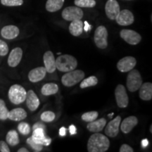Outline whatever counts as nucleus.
Here are the masks:
<instances>
[{"label":"nucleus","instance_id":"393cba45","mask_svg":"<svg viewBox=\"0 0 152 152\" xmlns=\"http://www.w3.org/2000/svg\"><path fill=\"white\" fill-rule=\"evenodd\" d=\"M65 0H47L46 9L49 12H56L60 10L64 5Z\"/></svg>","mask_w":152,"mask_h":152},{"label":"nucleus","instance_id":"a18cd8bd","mask_svg":"<svg viewBox=\"0 0 152 152\" xmlns=\"http://www.w3.org/2000/svg\"><path fill=\"white\" fill-rule=\"evenodd\" d=\"M113 115V113H111V114H109V117H112V115Z\"/></svg>","mask_w":152,"mask_h":152},{"label":"nucleus","instance_id":"37998d69","mask_svg":"<svg viewBox=\"0 0 152 152\" xmlns=\"http://www.w3.org/2000/svg\"><path fill=\"white\" fill-rule=\"evenodd\" d=\"M149 145V141L147 139H144V140H142V147L143 148L147 147V146Z\"/></svg>","mask_w":152,"mask_h":152},{"label":"nucleus","instance_id":"20e7f679","mask_svg":"<svg viewBox=\"0 0 152 152\" xmlns=\"http://www.w3.org/2000/svg\"><path fill=\"white\" fill-rule=\"evenodd\" d=\"M85 77V73L82 70H73L67 72L62 76L61 83L66 87H72L83 80Z\"/></svg>","mask_w":152,"mask_h":152},{"label":"nucleus","instance_id":"473e14b6","mask_svg":"<svg viewBox=\"0 0 152 152\" xmlns=\"http://www.w3.org/2000/svg\"><path fill=\"white\" fill-rule=\"evenodd\" d=\"M1 4L6 7H18L23 4V0H1Z\"/></svg>","mask_w":152,"mask_h":152},{"label":"nucleus","instance_id":"c85d7f7f","mask_svg":"<svg viewBox=\"0 0 152 152\" xmlns=\"http://www.w3.org/2000/svg\"><path fill=\"white\" fill-rule=\"evenodd\" d=\"M74 3L80 8H93L96 5L94 0H75Z\"/></svg>","mask_w":152,"mask_h":152},{"label":"nucleus","instance_id":"412c9836","mask_svg":"<svg viewBox=\"0 0 152 152\" xmlns=\"http://www.w3.org/2000/svg\"><path fill=\"white\" fill-rule=\"evenodd\" d=\"M139 95L141 99L149 101L152 99V84L151 83H142L140 87Z\"/></svg>","mask_w":152,"mask_h":152},{"label":"nucleus","instance_id":"f257e3e1","mask_svg":"<svg viewBox=\"0 0 152 152\" xmlns=\"http://www.w3.org/2000/svg\"><path fill=\"white\" fill-rule=\"evenodd\" d=\"M110 147V141L107 137L95 132L89 138L87 151L89 152H105Z\"/></svg>","mask_w":152,"mask_h":152},{"label":"nucleus","instance_id":"39448f33","mask_svg":"<svg viewBox=\"0 0 152 152\" xmlns=\"http://www.w3.org/2000/svg\"><path fill=\"white\" fill-rule=\"evenodd\" d=\"M142 82L143 81H142V76L137 70L133 68L132 70L129 71L127 77L126 86L130 92H134L137 91L142 85Z\"/></svg>","mask_w":152,"mask_h":152},{"label":"nucleus","instance_id":"bb28decb","mask_svg":"<svg viewBox=\"0 0 152 152\" xmlns=\"http://www.w3.org/2000/svg\"><path fill=\"white\" fill-rule=\"evenodd\" d=\"M6 140L7 143L9 145L14 147V146L18 145L19 144V137L18 132L16 130H11L7 132V136H6Z\"/></svg>","mask_w":152,"mask_h":152},{"label":"nucleus","instance_id":"5701e85b","mask_svg":"<svg viewBox=\"0 0 152 152\" xmlns=\"http://www.w3.org/2000/svg\"><path fill=\"white\" fill-rule=\"evenodd\" d=\"M27 117V112L22 108H16L9 111L8 118L13 121H20Z\"/></svg>","mask_w":152,"mask_h":152},{"label":"nucleus","instance_id":"49530a36","mask_svg":"<svg viewBox=\"0 0 152 152\" xmlns=\"http://www.w3.org/2000/svg\"><path fill=\"white\" fill-rule=\"evenodd\" d=\"M150 131H151V132H152V126L151 125V127H150Z\"/></svg>","mask_w":152,"mask_h":152},{"label":"nucleus","instance_id":"2eb2a0df","mask_svg":"<svg viewBox=\"0 0 152 152\" xmlns=\"http://www.w3.org/2000/svg\"><path fill=\"white\" fill-rule=\"evenodd\" d=\"M43 61L47 72L52 73L56 71V59L54 54L51 51H47L45 53L43 56Z\"/></svg>","mask_w":152,"mask_h":152},{"label":"nucleus","instance_id":"79ce46f5","mask_svg":"<svg viewBox=\"0 0 152 152\" xmlns=\"http://www.w3.org/2000/svg\"><path fill=\"white\" fill-rule=\"evenodd\" d=\"M66 134V129L65 128V127H61L59 130V134L60 136L61 137H64Z\"/></svg>","mask_w":152,"mask_h":152},{"label":"nucleus","instance_id":"ddd939ff","mask_svg":"<svg viewBox=\"0 0 152 152\" xmlns=\"http://www.w3.org/2000/svg\"><path fill=\"white\" fill-rule=\"evenodd\" d=\"M120 11L119 4L116 0H108L105 5L106 14L110 20H115Z\"/></svg>","mask_w":152,"mask_h":152},{"label":"nucleus","instance_id":"c03bdc74","mask_svg":"<svg viewBox=\"0 0 152 152\" xmlns=\"http://www.w3.org/2000/svg\"><path fill=\"white\" fill-rule=\"evenodd\" d=\"M29 151L26 148H20L18 150V152H28Z\"/></svg>","mask_w":152,"mask_h":152},{"label":"nucleus","instance_id":"dca6fc26","mask_svg":"<svg viewBox=\"0 0 152 152\" xmlns=\"http://www.w3.org/2000/svg\"><path fill=\"white\" fill-rule=\"evenodd\" d=\"M23 57V50L20 47H16L14 49H12L10 54H9L8 58L9 66L10 67H16L17 66L20 64V61Z\"/></svg>","mask_w":152,"mask_h":152},{"label":"nucleus","instance_id":"f03ea898","mask_svg":"<svg viewBox=\"0 0 152 152\" xmlns=\"http://www.w3.org/2000/svg\"><path fill=\"white\" fill-rule=\"evenodd\" d=\"M77 66V61L69 54L61 55L56 59V67L61 72H67L75 70Z\"/></svg>","mask_w":152,"mask_h":152},{"label":"nucleus","instance_id":"6e6552de","mask_svg":"<svg viewBox=\"0 0 152 152\" xmlns=\"http://www.w3.org/2000/svg\"><path fill=\"white\" fill-rule=\"evenodd\" d=\"M115 97L116 104L119 108L124 109L128 106V95L127 94L126 89L123 85H118L115 87Z\"/></svg>","mask_w":152,"mask_h":152},{"label":"nucleus","instance_id":"9b49d317","mask_svg":"<svg viewBox=\"0 0 152 152\" xmlns=\"http://www.w3.org/2000/svg\"><path fill=\"white\" fill-rule=\"evenodd\" d=\"M115 20L120 26H130L134 23V18L130 11L128 9H123L122 11H120L118 15Z\"/></svg>","mask_w":152,"mask_h":152},{"label":"nucleus","instance_id":"b1692460","mask_svg":"<svg viewBox=\"0 0 152 152\" xmlns=\"http://www.w3.org/2000/svg\"><path fill=\"white\" fill-rule=\"evenodd\" d=\"M83 22L81 20H73L69 26L70 33L75 37H78L83 33Z\"/></svg>","mask_w":152,"mask_h":152},{"label":"nucleus","instance_id":"72a5a7b5","mask_svg":"<svg viewBox=\"0 0 152 152\" xmlns=\"http://www.w3.org/2000/svg\"><path fill=\"white\" fill-rule=\"evenodd\" d=\"M18 130L23 135H28L30 132V126L27 123L21 122L18 125Z\"/></svg>","mask_w":152,"mask_h":152},{"label":"nucleus","instance_id":"e433bc0d","mask_svg":"<svg viewBox=\"0 0 152 152\" xmlns=\"http://www.w3.org/2000/svg\"><path fill=\"white\" fill-rule=\"evenodd\" d=\"M0 151L1 152H10L8 144L4 141H0Z\"/></svg>","mask_w":152,"mask_h":152},{"label":"nucleus","instance_id":"7c9ffc66","mask_svg":"<svg viewBox=\"0 0 152 152\" xmlns=\"http://www.w3.org/2000/svg\"><path fill=\"white\" fill-rule=\"evenodd\" d=\"M9 110L7 109L4 101L0 99V120L5 121L8 119Z\"/></svg>","mask_w":152,"mask_h":152},{"label":"nucleus","instance_id":"c9c22d12","mask_svg":"<svg viewBox=\"0 0 152 152\" xmlns=\"http://www.w3.org/2000/svg\"><path fill=\"white\" fill-rule=\"evenodd\" d=\"M9 53V47L4 41L0 39V56H4Z\"/></svg>","mask_w":152,"mask_h":152},{"label":"nucleus","instance_id":"423d86ee","mask_svg":"<svg viewBox=\"0 0 152 152\" xmlns=\"http://www.w3.org/2000/svg\"><path fill=\"white\" fill-rule=\"evenodd\" d=\"M94 40L98 48L104 49L108 46V31L106 27L100 26L94 32Z\"/></svg>","mask_w":152,"mask_h":152},{"label":"nucleus","instance_id":"6ab92c4d","mask_svg":"<svg viewBox=\"0 0 152 152\" xmlns=\"http://www.w3.org/2000/svg\"><path fill=\"white\" fill-rule=\"evenodd\" d=\"M26 105L30 111H34L37 110L39 107L40 102L38 99L37 94L33 90H29L26 94Z\"/></svg>","mask_w":152,"mask_h":152},{"label":"nucleus","instance_id":"0eeeda50","mask_svg":"<svg viewBox=\"0 0 152 152\" xmlns=\"http://www.w3.org/2000/svg\"><path fill=\"white\" fill-rule=\"evenodd\" d=\"M62 18L68 21L81 20L83 17V11L78 7H68L62 11Z\"/></svg>","mask_w":152,"mask_h":152},{"label":"nucleus","instance_id":"58836bf2","mask_svg":"<svg viewBox=\"0 0 152 152\" xmlns=\"http://www.w3.org/2000/svg\"><path fill=\"white\" fill-rule=\"evenodd\" d=\"M37 128H42V129H43V130H45V125L41 123H36L33 125V130H35V129H37Z\"/></svg>","mask_w":152,"mask_h":152},{"label":"nucleus","instance_id":"c756f323","mask_svg":"<svg viewBox=\"0 0 152 152\" xmlns=\"http://www.w3.org/2000/svg\"><path fill=\"white\" fill-rule=\"evenodd\" d=\"M99 113L97 111H90L87 112V113H83L81 116V119L83 120L85 122L90 123L92 122V121H94L98 118Z\"/></svg>","mask_w":152,"mask_h":152},{"label":"nucleus","instance_id":"ea45409f","mask_svg":"<svg viewBox=\"0 0 152 152\" xmlns=\"http://www.w3.org/2000/svg\"><path fill=\"white\" fill-rule=\"evenodd\" d=\"M69 131H70V134L71 135H73V134H76V132H77V128L74 125H71L69 126Z\"/></svg>","mask_w":152,"mask_h":152},{"label":"nucleus","instance_id":"4c0bfd02","mask_svg":"<svg viewBox=\"0 0 152 152\" xmlns=\"http://www.w3.org/2000/svg\"><path fill=\"white\" fill-rule=\"evenodd\" d=\"M120 152H133L134 149L130 147V145L127 144H124L121 146L119 150Z\"/></svg>","mask_w":152,"mask_h":152},{"label":"nucleus","instance_id":"9d476101","mask_svg":"<svg viewBox=\"0 0 152 152\" xmlns=\"http://www.w3.org/2000/svg\"><path fill=\"white\" fill-rule=\"evenodd\" d=\"M137 64V60L134 57L125 56L121 58L117 64V68L119 71L126 73L132 70Z\"/></svg>","mask_w":152,"mask_h":152},{"label":"nucleus","instance_id":"4468645a","mask_svg":"<svg viewBox=\"0 0 152 152\" xmlns=\"http://www.w3.org/2000/svg\"><path fill=\"white\" fill-rule=\"evenodd\" d=\"M31 138L36 143L42 144L43 146H49L52 142V139L45 136V130L42 128H37L33 130Z\"/></svg>","mask_w":152,"mask_h":152},{"label":"nucleus","instance_id":"1a4fd4ad","mask_svg":"<svg viewBox=\"0 0 152 152\" xmlns=\"http://www.w3.org/2000/svg\"><path fill=\"white\" fill-rule=\"evenodd\" d=\"M120 36L123 40L131 45H138L142 40V36L132 30L123 29L120 32Z\"/></svg>","mask_w":152,"mask_h":152},{"label":"nucleus","instance_id":"f8f14e48","mask_svg":"<svg viewBox=\"0 0 152 152\" xmlns=\"http://www.w3.org/2000/svg\"><path fill=\"white\" fill-rule=\"evenodd\" d=\"M121 123V117L118 115L115 118L112 120L106 126L105 133L110 137H115L119 132L120 125Z\"/></svg>","mask_w":152,"mask_h":152},{"label":"nucleus","instance_id":"f3484780","mask_svg":"<svg viewBox=\"0 0 152 152\" xmlns=\"http://www.w3.org/2000/svg\"><path fill=\"white\" fill-rule=\"evenodd\" d=\"M137 118L134 116V115H131V116H129L123 120L122 123H121L120 128H121V130L123 133L128 134L137 125Z\"/></svg>","mask_w":152,"mask_h":152},{"label":"nucleus","instance_id":"2f4dec72","mask_svg":"<svg viewBox=\"0 0 152 152\" xmlns=\"http://www.w3.org/2000/svg\"><path fill=\"white\" fill-rule=\"evenodd\" d=\"M40 118L42 121H44V122H52V121L55 119V114L54 112L50 111H45L41 114Z\"/></svg>","mask_w":152,"mask_h":152},{"label":"nucleus","instance_id":"aec40b11","mask_svg":"<svg viewBox=\"0 0 152 152\" xmlns=\"http://www.w3.org/2000/svg\"><path fill=\"white\" fill-rule=\"evenodd\" d=\"M20 30L16 26H6L1 30V35L7 39H13L18 37Z\"/></svg>","mask_w":152,"mask_h":152},{"label":"nucleus","instance_id":"a878e982","mask_svg":"<svg viewBox=\"0 0 152 152\" xmlns=\"http://www.w3.org/2000/svg\"><path fill=\"white\" fill-rule=\"evenodd\" d=\"M58 91V86L55 83H47L41 89L42 94L45 96H50L56 94Z\"/></svg>","mask_w":152,"mask_h":152},{"label":"nucleus","instance_id":"cd10ccee","mask_svg":"<svg viewBox=\"0 0 152 152\" xmlns=\"http://www.w3.org/2000/svg\"><path fill=\"white\" fill-rule=\"evenodd\" d=\"M97 83H98L97 77H95L94 75H92V76H90L89 77H87V78L84 79L83 80H82V82L80 83V87L81 89H85V88H87V87L95 86V85H97Z\"/></svg>","mask_w":152,"mask_h":152},{"label":"nucleus","instance_id":"4be33fe9","mask_svg":"<svg viewBox=\"0 0 152 152\" xmlns=\"http://www.w3.org/2000/svg\"><path fill=\"white\" fill-rule=\"evenodd\" d=\"M106 120L104 118H102L99 120L96 119L95 121L89 123L87 125V128L92 132H99L103 130L104 127L106 126Z\"/></svg>","mask_w":152,"mask_h":152},{"label":"nucleus","instance_id":"a19ab883","mask_svg":"<svg viewBox=\"0 0 152 152\" xmlns=\"http://www.w3.org/2000/svg\"><path fill=\"white\" fill-rule=\"evenodd\" d=\"M84 24H85V26H83V30H85L86 32L89 31V30H91V28H92V26H91L88 23H87V21H85Z\"/></svg>","mask_w":152,"mask_h":152},{"label":"nucleus","instance_id":"f704fd0d","mask_svg":"<svg viewBox=\"0 0 152 152\" xmlns=\"http://www.w3.org/2000/svg\"><path fill=\"white\" fill-rule=\"evenodd\" d=\"M27 143H28V145H29L30 147H31L32 149H33L35 151L39 152V151H41L42 150V149H43V145H42V144L36 143L35 142L33 141V139H32L31 137L28 138Z\"/></svg>","mask_w":152,"mask_h":152},{"label":"nucleus","instance_id":"7ed1b4c3","mask_svg":"<svg viewBox=\"0 0 152 152\" xmlns=\"http://www.w3.org/2000/svg\"><path fill=\"white\" fill-rule=\"evenodd\" d=\"M26 92L25 88L20 85H14L9 89L8 92V96L9 100L12 104L15 105L22 104L26 101Z\"/></svg>","mask_w":152,"mask_h":152},{"label":"nucleus","instance_id":"a211bd4d","mask_svg":"<svg viewBox=\"0 0 152 152\" xmlns=\"http://www.w3.org/2000/svg\"><path fill=\"white\" fill-rule=\"evenodd\" d=\"M47 71L45 67H37L32 69L28 73V79L32 83H37L45 78Z\"/></svg>","mask_w":152,"mask_h":152}]
</instances>
